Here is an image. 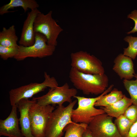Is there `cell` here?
<instances>
[{
    "instance_id": "6da1fadb",
    "label": "cell",
    "mask_w": 137,
    "mask_h": 137,
    "mask_svg": "<svg viewBox=\"0 0 137 137\" xmlns=\"http://www.w3.org/2000/svg\"><path fill=\"white\" fill-rule=\"evenodd\" d=\"M69 77L75 88L81 91L85 95L101 94L108 86V78L105 74H86L71 67Z\"/></svg>"
},
{
    "instance_id": "7a4b0ae2",
    "label": "cell",
    "mask_w": 137,
    "mask_h": 137,
    "mask_svg": "<svg viewBox=\"0 0 137 137\" xmlns=\"http://www.w3.org/2000/svg\"><path fill=\"white\" fill-rule=\"evenodd\" d=\"M114 85L111 84L102 94L94 98H87L75 96L78 102V106L73 109L71 118L73 122L76 123H83L88 125L94 117L98 115L105 113L102 109H97L94 107L96 102L100 98L110 92Z\"/></svg>"
},
{
    "instance_id": "3957f363",
    "label": "cell",
    "mask_w": 137,
    "mask_h": 137,
    "mask_svg": "<svg viewBox=\"0 0 137 137\" xmlns=\"http://www.w3.org/2000/svg\"><path fill=\"white\" fill-rule=\"evenodd\" d=\"M77 101L75 100L66 106H58L51 113L47 126L45 137H62L66 126L73 123L71 116Z\"/></svg>"
},
{
    "instance_id": "277c9868",
    "label": "cell",
    "mask_w": 137,
    "mask_h": 137,
    "mask_svg": "<svg viewBox=\"0 0 137 137\" xmlns=\"http://www.w3.org/2000/svg\"><path fill=\"white\" fill-rule=\"evenodd\" d=\"M44 80L41 83H31L10 90L9 95L11 106H16L20 100L32 97L47 87L52 88L58 86L56 79L54 77H50L46 72H44Z\"/></svg>"
},
{
    "instance_id": "5b68a950",
    "label": "cell",
    "mask_w": 137,
    "mask_h": 137,
    "mask_svg": "<svg viewBox=\"0 0 137 137\" xmlns=\"http://www.w3.org/2000/svg\"><path fill=\"white\" fill-rule=\"evenodd\" d=\"M33 100L29 110L32 133L34 137H45L50 116L55 108L51 105H40Z\"/></svg>"
},
{
    "instance_id": "8992f818",
    "label": "cell",
    "mask_w": 137,
    "mask_h": 137,
    "mask_svg": "<svg viewBox=\"0 0 137 137\" xmlns=\"http://www.w3.org/2000/svg\"><path fill=\"white\" fill-rule=\"evenodd\" d=\"M56 46L47 43V40L43 34L36 32L35 41L32 45L28 47L19 45L18 52L14 58L18 61L24 60L29 57L42 58L52 55Z\"/></svg>"
},
{
    "instance_id": "52a82bcc",
    "label": "cell",
    "mask_w": 137,
    "mask_h": 137,
    "mask_svg": "<svg viewBox=\"0 0 137 137\" xmlns=\"http://www.w3.org/2000/svg\"><path fill=\"white\" fill-rule=\"evenodd\" d=\"M52 11L44 14L41 12L38 14L35 19L34 30L45 36L47 40V43L56 46L57 44V39L63 29L57 23L52 17Z\"/></svg>"
},
{
    "instance_id": "ba28073f",
    "label": "cell",
    "mask_w": 137,
    "mask_h": 137,
    "mask_svg": "<svg viewBox=\"0 0 137 137\" xmlns=\"http://www.w3.org/2000/svg\"><path fill=\"white\" fill-rule=\"evenodd\" d=\"M71 67L89 74H103L105 70L101 61L86 52L80 51L71 54Z\"/></svg>"
},
{
    "instance_id": "9c48e42d",
    "label": "cell",
    "mask_w": 137,
    "mask_h": 137,
    "mask_svg": "<svg viewBox=\"0 0 137 137\" xmlns=\"http://www.w3.org/2000/svg\"><path fill=\"white\" fill-rule=\"evenodd\" d=\"M77 93L76 88H70L68 83L66 82L61 86L50 88L46 94L39 97H33L32 100L41 106L57 104L61 106L63 105L64 102H72V97L76 96Z\"/></svg>"
},
{
    "instance_id": "30bf717a",
    "label": "cell",
    "mask_w": 137,
    "mask_h": 137,
    "mask_svg": "<svg viewBox=\"0 0 137 137\" xmlns=\"http://www.w3.org/2000/svg\"><path fill=\"white\" fill-rule=\"evenodd\" d=\"M88 128L93 137H122L113 117L105 113L94 117Z\"/></svg>"
},
{
    "instance_id": "8fae6325",
    "label": "cell",
    "mask_w": 137,
    "mask_h": 137,
    "mask_svg": "<svg viewBox=\"0 0 137 137\" xmlns=\"http://www.w3.org/2000/svg\"><path fill=\"white\" fill-rule=\"evenodd\" d=\"M16 106H12L8 116L0 120V136L8 137H24L19 127V119L17 113Z\"/></svg>"
},
{
    "instance_id": "7c38bea8",
    "label": "cell",
    "mask_w": 137,
    "mask_h": 137,
    "mask_svg": "<svg viewBox=\"0 0 137 137\" xmlns=\"http://www.w3.org/2000/svg\"><path fill=\"white\" fill-rule=\"evenodd\" d=\"M40 12L38 8H36L31 10L28 13L26 18L24 22L19 41L20 45L28 47L34 44L36 33L34 30V23L37 14Z\"/></svg>"
},
{
    "instance_id": "4fadbf2b",
    "label": "cell",
    "mask_w": 137,
    "mask_h": 137,
    "mask_svg": "<svg viewBox=\"0 0 137 137\" xmlns=\"http://www.w3.org/2000/svg\"><path fill=\"white\" fill-rule=\"evenodd\" d=\"M112 69L122 79L130 80L135 74L134 64L130 58L121 54L115 58Z\"/></svg>"
},
{
    "instance_id": "5bb4252c",
    "label": "cell",
    "mask_w": 137,
    "mask_h": 137,
    "mask_svg": "<svg viewBox=\"0 0 137 137\" xmlns=\"http://www.w3.org/2000/svg\"><path fill=\"white\" fill-rule=\"evenodd\" d=\"M33 102L32 100L23 99L20 100L16 105L20 114L19 123L24 137H34L31 132L29 114V108Z\"/></svg>"
},
{
    "instance_id": "9a60e30c",
    "label": "cell",
    "mask_w": 137,
    "mask_h": 137,
    "mask_svg": "<svg viewBox=\"0 0 137 137\" xmlns=\"http://www.w3.org/2000/svg\"><path fill=\"white\" fill-rule=\"evenodd\" d=\"M132 104L130 98L124 95L123 98L113 105L107 107H103L105 112L108 115L112 117L117 118L123 114L128 107Z\"/></svg>"
},
{
    "instance_id": "2e32d148",
    "label": "cell",
    "mask_w": 137,
    "mask_h": 137,
    "mask_svg": "<svg viewBox=\"0 0 137 137\" xmlns=\"http://www.w3.org/2000/svg\"><path fill=\"white\" fill-rule=\"evenodd\" d=\"M39 5L35 0H11L8 3L0 8V14L3 15L10 12L9 10L14 8L21 7L26 12L29 9L31 10L38 8Z\"/></svg>"
},
{
    "instance_id": "e0dca14e",
    "label": "cell",
    "mask_w": 137,
    "mask_h": 137,
    "mask_svg": "<svg viewBox=\"0 0 137 137\" xmlns=\"http://www.w3.org/2000/svg\"><path fill=\"white\" fill-rule=\"evenodd\" d=\"M18 38L16 35L15 26L13 25L8 28L3 27L0 32V45L12 48H18Z\"/></svg>"
},
{
    "instance_id": "ac0fdd59",
    "label": "cell",
    "mask_w": 137,
    "mask_h": 137,
    "mask_svg": "<svg viewBox=\"0 0 137 137\" xmlns=\"http://www.w3.org/2000/svg\"><path fill=\"white\" fill-rule=\"evenodd\" d=\"M124 95L121 91L114 88L109 93L103 95L95 103L94 106L104 107L110 106L122 99Z\"/></svg>"
},
{
    "instance_id": "d6986e66",
    "label": "cell",
    "mask_w": 137,
    "mask_h": 137,
    "mask_svg": "<svg viewBox=\"0 0 137 137\" xmlns=\"http://www.w3.org/2000/svg\"><path fill=\"white\" fill-rule=\"evenodd\" d=\"M88 125L74 122L69 124L64 129L65 133L64 137H82Z\"/></svg>"
},
{
    "instance_id": "ffe728a7",
    "label": "cell",
    "mask_w": 137,
    "mask_h": 137,
    "mask_svg": "<svg viewBox=\"0 0 137 137\" xmlns=\"http://www.w3.org/2000/svg\"><path fill=\"white\" fill-rule=\"evenodd\" d=\"M114 123L122 137H127L130 129L133 124L123 114L116 118Z\"/></svg>"
},
{
    "instance_id": "44dd1931",
    "label": "cell",
    "mask_w": 137,
    "mask_h": 137,
    "mask_svg": "<svg viewBox=\"0 0 137 137\" xmlns=\"http://www.w3.org/2000/svg\"><path fill=\"white\" fill-rule=\"evenodd\" d=\"M124 40L128 43V46L124 48L123 54L135 59L137 56V37L132 36H127Z\"/></svg>"
},
{
    "instance_id": "7402d4cb",
    "label": "cell",
    "mask_w": 137,
    "mask_h": 137,
    "mask_svg": "<svg viewBox=\"0 0 137 137\" xmlns=\"http://www.w3.org/2000/svg\"><path fill=\"white\" fill-rule=\"evenodd\" d=\"M135 80L124 79V86L129 94L132 104L137 106V74H135Z\"/></svg>"
},
{
    "instance_id": "603a6c76",
    "label": "cell",
    "mask_w": 137,
    "mask_h": 137,
    "mask_svg": "<svg viewBox=\"0 0 137 137\" xmlns=\"http://www.w3.org/2000/svg\"><path fill=\"white\" fill-rule=\"evenodd\" d=\"M18 48H12L0 45V56L4 60L9 58H14L18 53Z\"/></svg>"
},
{
    "instance_id": "cb8c5ba5",
    "label": "cell",
    "mask_w": 137,
    "mask_h": 137,
    "mask_svg": "<svg viewBox=\"0 0 137 137\" xmlns=\"http://www.w3.org/2000/svg\"><path fill=\"white\" fill-rule=\"evenodd\" d=\"M123 115L133 123L137 120V106L131 105L128 107Z\"/></svg>"
},
{
    "instance_id": "d4e9b609",
    "label": "cell",
    "mask_w": 137,
    "mask_h": 137,
    "mask_svg": "<svg viewBox=\"0 0 137 137\" xmlns=\"http://www.w3.org/2000/svg\"><path fill=\"white\" fill-rule=\"evenodd\" d=\"M127 18L132 20L134 23V26L130 31L127 32V34L133 33L137 32V10H134L127 15Z\"/></svg>"
},
{
    "instance_id": "484cf974",
    "label": "cell",
    "mask_w": 137,
    "mask_h": 137,
    "mask_svg": "<svg viewBox=\"0 0 137 137\" xmlns=\"http://www.w3.org/2000/svg\"><path fill=\"white\" fill-rule=\"evenodd\" d=\"M127 137H137V120L132 125Z\"/></svg>"
},
{
    "instance_id": "4316f807",
    "label": "cell",
    "mask_w": 137,
    "mask_h": 137,
    "mask_svg": "<svg viewBox=\"0 0 137 137\" xmlns=\"http://www.w3.org/2000/svg\"><path fill=\"white\" fill-rule=\"evenodd\" d=\"M82 137H93L91 132L87 128L84 131Z\"/></svg>"
}]
</instances>
